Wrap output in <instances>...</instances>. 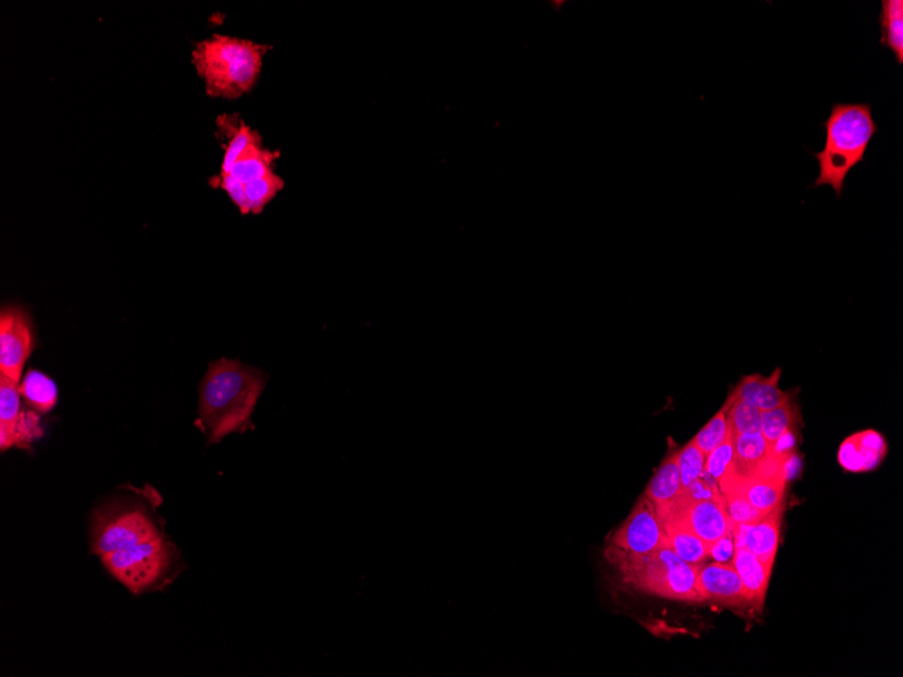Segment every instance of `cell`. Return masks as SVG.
Segmentation results:
<instances>
[{
	"label": "cell",
	"instance_id": "ac0fdd59",
	"mask_svg": "<svg viewBox=\"0 0 903 677\" xmlns=\"http://www.w3.org/2000/svg\"><path fill=\"white\" fill-rule=\"evenodd\" d=\"M734 569L751 598L752 608L762 609L774 565L762 563L746 548H735Z\"/></svg>",
	"mask_w": 903,
	"mask_h": 677
},
{
	"label": "cell",
	"instance_id": "e0dca14e",
	"mask_svg": "<svg viewBox=\"0 0 903 677\" xmlns=\"http://www.w3.org/2000/svg\"><path fill=\"white\" fill-rule=\"evenodd\" d=\"M665 533V545L686 563L698 565L709 558L708 545L696 536L676 513L659 516Z\"/></svg>",
	"mask_w": 903,
	"mask_h": 677
},
{
	"label": "cell",
	"instance_id": "7a4b0ae2",
	"mask_svg": "<svg viewBox=\"0 0 903 677\" xmlns=\"http://www.w3.org/2000/svg\"><path fill=\"white\" fill-rule=\"evenodd\" d=\"M162 503V497L151 486H129L99 504L91 514L90 553L102 558L114 550L167 536L158 513Z\"/></svg>",
	"mask_w": 903,
	"mask_h": 677
},
{
	"label": "cell",
	"instance_id": "f1b7e54d",
	"mask_svg": "<svg viewBox=\"0 0 903 677\" xmlns=\"http://www.w3.org/2000/svg\"><path fill=\"white\" fill-rule=\"evenodd\" d=\"M780 370H775L773 375L764 378L762 389H760L756 407L760 411H768L784 405L789 400V394L779 389Z\"/></svg>",
	"mask_w": 903,
	"mask_h": 677
},
{
	"label": "cell",
	"instance_id": "8fae6325",
	"mask_svg": "<svg viewBox=\"0 0 903 677\" xmlns=\"http://www.w3.org/2000/svg\"><path fill=\"white\" fill-rule=\"evenodd\" d=\"M696 590L701 601H713L735 608L752 605L734 565L714 563L698 571Z\"/></svg>",
	"mask_w": 903,
	"mask_h": 677
},
{
	"label": "cell",
	"instance_id": "277c9868",
	"mask_svg": "<svg viewBox=\"0 0 903 677\" xmlns=\"http://www.w3.org/2000/svg\"><path fill=\"white\" fill-rule=\"evenodd\" d=\"M269 49L245 38L213 35L195 43L192 64L208 95L233 101L255 88Z\"/></svg>",
	"mask_w": 903,
	"mask_h": 677
},
{
	"label": "cell",
	"instance_id": "484cf974",
	"mask_svg": "<svg viewBox=\"0 0 903 677\" xmlns=\"http://www.w3.org/2000/svg\"><path fill=\"white\" fill-rule=\"evenodd\" d=\"M726 411H728V406L725 405L724 409L718 411L717 416H715L713 420L697 434L696 438L692 439L697 447L707 456L710 451L717 448L718 445L723 444L726 436H728Z\"/></svg>",
	"mask_w": 903,
	"mask_h": 677
},
{
	"label": "cell",
	"instance_id": "d6986e66",
	"mask_svg": "<svg viewBox=\"0 0 903 677\" xmlns=\"http://www.w3.org/2000/svg\"><path fill=\"white\" fill-rule=\"evenodd\" d=\"M20 383L0 375V448H14V432L22 414Z\"/></svg>",
	"mask_w": 903,
	"mask_h": 677
},
{
	"label": "cell",
	"instance_id": "9c48e42d",
	"mask_svg": "<svg viewBox=\"0 0 903 677\" xmlns=\"http://www.w3.org/2000/svg\"><path fill=\"white\" fill-rule=\"evenodd\" d=\"M278 158L279 152L268 150L263 141H258L242 153L226 173L214 175L211 186L224 190L230 201L239 206L244 187L275 174Z\"/></svg>",
	"mask_w": 903,
	"mask_h": 677
},
{
	"label": "cell",
	"instance_id": "6da1fadb",
	"mask_svg": "<svg viewBox=\"0 0 903 677\" xmlns=\"http://www.w3.org/2000/svg\"><path fill=\"white\" fill-rule=\"evenodd\" d=\"M266 372L240 360L221 359L208 366L200 388V421L207 444L253 429L252 416L266 388Z\"/></svg>",
	"mask_w": 903,
	"mask_h": 677
},
{
	"label": "cell",
	"instance_id": "ba28073f",
	"mask_svg": "<svg viewBox=\"0 0 903 677\" xmlns=\"http://www.w3.org/2000/svg\"><path fill=\"white\" fill-rule=\"evenodd\" d=\"M31 348V322L27 312L16 306L3 307L0 314V375L21 383Z\"/></svg>",
	"mask_w": 903,
	"mask_h": 677
},
{
	"label": "cell",
	"instance_id": "5b68a950",
	"mask_svg": "<svg viewBox=\"0 0 903 677\" xmlns=\"http://www.w3.org/2000/svg\"><path fill=\"white\" fill-rule=\"evenodd\" d=\"M104 570L133 596L162 591L185 570L183 555L167 536L102 555Z\"/></svg>",
	"mask_w": 903,
	"mask_h": 677
},
{
	"label": "cell",
	"instance_id": "3957f363",
	"mask_svg": "<svg viewBox=\"0 0 903 677\" xmlns=\"http://www.w3.org/2000/svg\"><path fill=\"white\" fill-rule=\"evenodd\" d=\"M822 125L825 144L823 151L812 153L819 167L812 189L830 186L837 197H841L848 175L864 163L868 148L879 131L878 124L869 103H835Z\"/></svg>",
	"mask_w": 903,
	"mask_h": 677
},
{
	"label": "cell",
	"instance_id": "f546056e",
	"mask_svg": "<svg viewBox=\"0 0 903 677\" xmlns=\"http://www.w3.org/2000/svg\"><path fill=\"white\" fill-rule=\"evenodd\" d=\"M764 382L762 375L746 376L741 383L737 385L734 394L729 396V401H745V404L756 406L758 396Z\"/></svg>",
	"mask_w": 903,
	"mask_h": 677
},
{
	"label": "cell",
	"instance_id": "d4e9b609",
	"mask_svg": "<svg viewBox=\"0 0 903 677\" xmlns=\"http://www.w3.org/2000/svg\"><path fill=\"white\" fill-rule=\"evenodd\" d=\"M704 461H707V455L694 442L688 443L677 454V465H679L683 488L686 489L702 475Z\"/></svg>",
	"mask_w": 903,
	"mask_h": 677
},
{
	"label": "cell",
	"instance_id": "9a60e30c",
	"mask_svg": "<svg viewBox=\"0 0 903 677\" xmlns=\"http://www.w3.org/2000/svg\"><path fill=\"white\" fill-rule=\"evenodd\" d=\"M888 454L882 434L866 431L853 434L841 444L839 462L845 471L853 473L875 470Z\"/></svg>",
	"mask_w": 903,
	"mask_h": 677
},
{
	"label": "cell",
	"instance_id": "603a6c76",
	"mask_svg": "<svg viewBox=\"0 0 903 677\" xmlns=\"http://www.w3.org/2000/svg\"><path fill=\"white\" fill-rule=\"evenodd\" d=\"M726 426L732 437L740 434L762 433V411L745 401H726Z\"/></svg>",
	"mask_w": 903,
	"mask_h": 677
},
{
	"label": "cell",
	"instance_id": "7c38bea8",
	"mask_svg": "<svg viewBox=\"0 0 903 677\" xmlns=\"http://www.w3.org/2000/svg\"><path fill=\"white\" fill-rule=\"evenodd\" d=\"M781 511H771L762 520L748 525H734L735 548L750 550L764 564L774 565L780 536Z\"/></svg>",
	"mask_w": 903,
	"mask_h": 677
},
{
	"label": "cell",
	"instance_id": "30bf717a",
	"mask_svg": "<svg viewBox=\"0 0 903 677\" xmlns=\"http://www.w3.org/2000/svg\"><path fill=\"white\" fill-rule=\"evenodd\" d=\"M670 513L679 515L688 528L708 545V548L734 531V524H732L729 515L726 513L725 504L715 502V500L688 502L685 498L679 506L665 514Z\"/></svg>",
	"mask_w": 903,
	"mask_h": 677
},
{
	"label": "cell",
	"instance_id": "4fadbf2b",
	"mask_svg": "<svg viewBox=\"0 0 903 677\" xmlns=\"http://www.w3.org/2000/svg\"><path fill=\"white\" fill-rule=\"evenodd\" d=\"M732 442H734V484L760 475V473L776 470V468H784L789 462L774 459L762 433L740 434V436L732 437Z\"/></svg>",
	"mask_w": 903,
	"mask_h": 677
},
{
	"label": "cell",
	"instance_id": "8992f818",
	"mask_svg": "<svg viewBox=\"0 0 903 677\" xmlns=\"http://www.w3.org/2000/svg\"><path fill=\"white\" fill-rule=\"evenodd\" d=\"M609 561L636 590L671 601L702 602L696 590L698 565L686 563L667 545L646 555Z\"/></svg>",
	"mask_w": 903,
	"mask_h": 677
},
{
	"label": "cell",
	"instance_id": "4316f807",
	"mask_svg": "<svg viewBox=\"0 0 903 677\" xmlns=\"http://www.w3.org/2000/svg\"><path fill=\"white\" fill-rule=\"evenodd\" d=\"M725 497V509L726 513H728L732 524L734 525H748L753 524V522H758L763 519V516L767 515L762 513V511L758 510L748 502L746 497L736 489H732V491L726 493Z\"/></svg>",
	"mask_w": 903,
	"mask_h": 677
},
{
	"label": "cell",
	"instance_id": "cb8c5ba5",
	"mask_svg": "<svg viewBox=\"0 0 903 677\" xmlns=\"http://www.w3.org/2000/svg\"><path fill=\"white\" fill-rule=\"evenodd\" d=\"M794 426V410L790 399L776 409L762 412V436L767 443L770 450L779 442L785 434L791 432Z\"/></svg>",
	"mask_w": 903,
	"mask_h": 677
},
{
	"label": "cell",
	"instance_id": "4dcf8cb0",
	"mask_svg": "<svg viewBox=\"0 0 903 677\" xmlns=\"http://www.w3.org/2000/svg\"><path fill=\"white\" fill-rule=\"evenodd\" d=\"M734 531L726 534L723 538H720L717 542H714L712 547L709 548V555H712L715 563L728 564L730 560H734Z\"/></svg>",
	"mask_w": 903,
	"mask_h": 677
},
{
	"label": "cell",
	"instance_id": "52a82bcc",
	"mask_svg": "<svg viewBox=\"0 0 903 677\" xmlns=\"http://www.w3.org/2000/svg\"><path fill=\"white\" fill-rule=\"evenodd\" d=\"M665 541L667 538H665L657 508L646 497L632 511L629 519L614 533L613 541L606 550V559L646 555L664 547Z\"/></svg>",
	"mask_w": 903,
	"mask_h": 677
},
{
	"label": "cell",
	"instance_id": "5bb4252c",
	"mask_svg": "<svg viewBox=\"0 0 903 677\" xmlns=\"http://www.w3.org/2000/svg\"><path fill=\"white\" fill-rule=\"evenodd\" d=\"M787 481H789V475H787L786 467L776 468V470L735 483L729 491L736 489L754 508L764 514H770L771 511L784 508Z\"/></svg>",
	"mask_w": 903,
	"mask_h": 677
},
{
	"label": "cell",
	"instance_id": "ffe728a7",
	"mask_svg": "<svg viewBox=\"0 0 903 677\" xmlns=\"http://www.w3.org/2000/svg\"><path fill=\"white\" fill-rule=\"evenodd\" d=\"M880 46L893 52L896 63L903 64V0H882L878 16Z\"/></svg>",
	"mask_w": 903,
	"mask_h": 677
},
{
	"label": "cell",
	"instance_id": "7402d4cb",
	"mask_svg": "<svg viewBox=\"0 0 903 677\" xmlns=\"http://www.w3.org/2000/svg\"><path fill=\"white\" fill-rule=\"evenodd\" d=\"M704 472L717 482L723 494L734 484V442L729 432L725 442L707 456Z\"/></svg>",
	"mask_w": 903,
	"mask_h": 677
},
{
	"label": "cell",
	"instance_id": "2e32d148",
	"mask_svg": "<svg viewBox=\"0 0 903 677\" xmlns=\"http://www.w3.org/2000/svg\"><path fill=\"white\" fill-rule=\"evenodd\" d=\"M646 497L657 508L658 515L669 513L685 500V488H683L677 455L665 460L659 471L649 483Z\"/></svg>",
	"mask_w": 903,
	"mask_h": 677
},
{
	"label": "cell",
	"instance_id": "44dd1931",
	"mask_svg": "<svg viewBox=\"0 0 903 677\" xmlns=\"http://www.w3.org/2000/svg\"><path fill=\"white\" fill-rule=\"evenodd\" d=\"M20 393L26 405L33 410L47 414L58 405L56 383L40 371L30 370L20 384Z\"/></svg>",
	"mask_w": 903,
	"mask_h": 677
},
{
	"label": "cell",
	"instance_id": "83f0119b",
	"mask_svg": "<svg viewBox=\"0 0 903 677\" xmlns=\"http://www.w3.org/2000/svg\"><path fill=\"white\" fill-rule=\"evenodd\" d=\"M42 437L40 412L36 410H22L18 423L14 432V448L30 449L36 439Z\"/></svg>",
	"mask_w": 903,
	"mask_h": 677
}]
</instances>
